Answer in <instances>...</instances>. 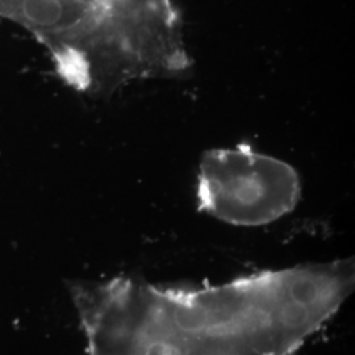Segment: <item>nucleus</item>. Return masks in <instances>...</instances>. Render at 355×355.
<instances>
[{"mask_svg":"<svg viewBox=\"0 0 355 355\" xmlns=\"http://www.w3.org/2000/svg\"><path fill=\"white\" fill-rule=\"evenodd\" d=\"M353 259L168 287L132 277L70 282L86 355H293L341 309Z\"/></svg>","mask_w":355,"mask_h":355,"instance_id":"f257e3e1","label":"nucleus"},{"mask_svg":"<svg viewBox=\"0 0 355 355\" xmlns=\"http://www.w3.org/2000/svg\"><path fill=\"white\" fill-rule=\"evenodd\" d=\"M198 207L234 227H263L297 207L302 182L293 166L248 144L203 154Z\"/></svg>","mask_w":355,"mask_h":355,"instance_id":"f03ea898","label":"nucleus"},{"mask_svg":"<svg viewBox=\"0 0 355 355\" xmlns=\"http://www.w3.org/2000/svg\"><path fill=\"white\" fill-rule=\"evenodd\" d=\"M17 13L28 26L64 31L71 29V4L67 0H17Z\"/></svg>","mask_w":355,"mask_h":355,"instance_id":"7ed1b4c3","label":"nucleus"}]
</instances>
